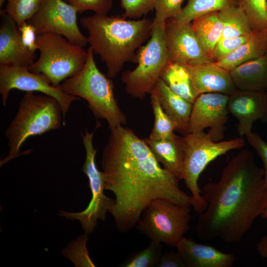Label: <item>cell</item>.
I'll return each instance as SVG.
<instances>
[{
	"mask_svg": "<svg viewBox=\"0 0 267 267\" xmlns=\"http://www.w3.org/2000/svg\"><path fill=\"white\" fill-rule=\"evenodd\" d=\"M151 103L154 115V124L148 138L161 139L171 138L175 135L176 124L162 108L156 88L151 91Z\"/></svg>",
	"mask_w": 267,
	"mask_h": 267,
	"instance_id": "cell-27",
	"label": "cell"
},
{
	"mask_svg": "<svg viewBox=\"0 0 267 267\" xmlns=\"http://www.w3.org/2000/svg\"><path fill=\"white\" fill-rule=\"evenodd\" d=\"M156 89L162 108L177 125L176 131L182 135L188 134L193 104L174 92L161 79Z\"/></svg>",
	"mask_w": 267,
	"mask_h": 267,
	"instance_id": "cell-20",
	"label": "cell"
},
{
	"mask_svg": "<svg viewBox=\"0 0 267 267\" xmlns=\"http://www.w3.org/2000/svg\"><path fill=\"white\" fill-rule=\"evenodd\" d=\"M229 74L238 89L267 90V53L235 67Z\"/></svg>",
	"mask_w": 267,
	"mask_h": 267,
	"instance_id": "cell-21",
	"label": "cell"
},
{
	"mask_svg": "<svg viewBox=\"0 0 267 267\" xmlns=\"http://www.w3.org/2000/svg\"><path fill=\"white\" fill-rule=\"evenodd\" d=\"M36 44L40 56L28 69L46 76L53 86L58 87L61 82L78 74L85 64L87 50L60 34L37 35Z\"/></svg>",
	"mask_w": 267,
	"mask_h": 267,
	"instance_id": "cell-8",
	"label": "cell"
},
{
	"mask_svg": "<svg viewBox=\"0 0 267 267\" xmlns=\"http://www.w3.org/2000/svg\"><path fill=\"white\" fill-rule=\"evenodd\" d=\"M102 155L105 189L115 196L110 213L123 233L136 226L144 209L153 200L163 199L192 206L191 196L179 186V179L162 167L146 142L130 128L111 129Z\"/></svg>",
	"mask_w": 267,
	"mask_h": 267,
	"instance_id": "cell-1",
	"label": "cell"
},
{
	"mask_svg": "<svg viewBox=\"0 0 267 267\" xmlns=\"http://www.w3.org/2000/svg\"><path fill=\"white\" fill-rule=\"evenodd\" d=\"M245 11L254 30L267 32V0H237Z\"/></svg>",
	"mask_w": 267,
	"mask_h": 267,
	"instance_id": "cell-29",
	"label": "cell"
},
{
	"mask_svg": "<svg viewBox=\"0 0 267 267\" xmlns=\"http://www.w3.org/2000/svg\"><path fill=\"white\" fill-rule=\"evenodd\" d=\"M80 23L94 53L105 63L107 77L115 78L126 62L135 63L137 50L151 37L153 19L94 14L81 18Z\"/></svg>",
	"mask_w": 267,
	"mask_h": 267,
	"instance_id": "cell-3",
	"label": "cell"
},
{
	"mask_svg": "<svg viewBox=\"0 0 267 267\" xmlns=\"http://www.w3.org/2000/svg\"><path fill=\"white\" fill-rule=\"evenodd\" d=\"M97 122L94 130L89 133L87 129L81 133L82 141L86 157L81 171L88 177L91 199L87 207L83 211L71 213L60 211V216L72 220L80 221L86 234L91 233L97 225V220L104 221L106 214L112 210L115 199L107 197L104 193L105 181L103 172L97 168L95 156L97 150L93 145V137L96 130L100 126Z\"/></svg>",
	"mask_w": 267,
	"mask_h": 267,
	"instance_id": "cell-10",
	"label": "cell"
},
{
	"mask_svg": "<svg viewBox=\"0 0 267 267\" xmlns=\"http://www.w3.org/2000/svg\"><path fill=\"white\" fill-rule=\"evenodd\" d=\"M227 109L237 120L238 134L243 137L255 122H267V92L237 89L229 95Z\"/></svg>",
	"mask_w": 267,
	"mask_h": 267,
	"instance_id": "cell-15",
	"label": "cell"
},
{
	"mask_svg": "<svg viewBox=\"0 0 267 267\" xmlns=\"http://www.w3.org/2000/svg\"><path fill=\"white\" fill-rule=\"evenodd\" d=\"M158 162L179 180L183 178L184 153L181 136L169 138L144 139Z\"/></svg>",
	"mask_w": 267,
	"mask_h": 267,
	"instance_id": "cell-19",
	"label": "cell"
},
{
	"mask_svg": "<svg viewBox=\"0 0 267 267\" xmlns=\"http://www.w3.org/2000/svg\"><path fill=\"white\" fill-rule=\"evenodd\" d=\"M64 126L63 112L59 102L47 95L27 91L19 102L17 113L7 128L5 135L8 141V155L0 160V165L18 157L23 143L30 137L41 135Z\"/></svg>",
	"mask_w": 267,
	"mask_h": 267,
	"instance_id": "cell-4",
	"label": "cell"
},
{
	"mask_svg": "<svg viewBox=\"0 0 267 267\" xmlns=\"http://www.w3.org/2000/svg\"><path fill=\"white\" fill-rule=\"evenodd\" d=\"M0 65L29 68L34 62L35 52L24 43L15 20L0 10Z\"/></svg>",
	"mask_w": 267,
	"mask_h": 267,
	"instance_id": "cell-16",
	"label": "cell"
},
{
	"mask_svg": "<svg viewBox=\"0 0 267 267\" xmlns=\"http://www.w3.org/2000/svg\"><path fill=\"white\" fill-rule=\"evenodd\" d=\"M13 89L26 92L38 91L55 98L62 110L64 126L66 114L71 104L80 98L64 92L60 85L53 86L43 74L32 72L28 68L0 65V93L3 106H5L9 93Z\"/></svg>",
	"mask_w": 267,
	"mask_h": 267,
	"instance_id": "cell-12",
	"label": "cell"
},
{
	"mask_svg": "<svg viewBox=\"0 0 267 267\" xmlns=\"http://www.w3.org/2000/svg\"></svg>",
	"mask_w": 267,
	"mask_h": 267,
	"instance_id": "cell-41",
	"label": "cell"
},
{
	"mask_svg": "<svg viewBox=\"0 0 267 267\" xmlns=\"http://www.w3.org/2000/svg\"><path fill=\"white\" fill-rule=\"evenodd\" d=\"M229 95L219 92L199 94L193 103L189 132L196 133L210 128L208 133L215 141L224 137L225 125L229 112L227 103Z\"/></svg>",
	"mask_w": 267,
	"mask_h": 267,
	"instance_id": "cell-13",
	"label": "cell"
},
{
	"mask_svg": "<svg viewBox=\"0 0 267 267\" xmlns=\"http://www.w3.org/2000/svg\"><path fill=\"white\" fill-rule=\"evenodd\" d=\"M176 247L186 267H231L236 260L232 253L223 252L184 237Z\"/></svg>",
	"mask_w": 267,
	"mask_h": 267,
	"instance_id": "cell-18",
	"label": "cell"
},
{
	"mask_svg": "<svg viewBox=\"0 0 267 267\" xmlns=\"http://www.w3.org/2000/svg\"><path fill=\"white\" fill-rule=\"evenodd\" d=\"M264 169L255 162L253 153L243 149L231 158L217 182H209L202 190L207 203L196 226L203 240L220 239L239 242L260 214L265 189Z\"/></svg>",
	"mask_w": 267,
	"mask_h": 267,
	"instance_id": "cell-2",
	"label": "cell"
},
{
	"mask_svg": "<svg viewBox=\"0 0 267 267\" xmlns=\"http://www.w3.org/2000/svg\"><path fill=\"white\" fill-rule=\"evenodd\" d=\"M87 240V234L80 235L76 241L71 242L67 248L62 251L64 256L70 259L76 267H95L86 247Z\"/></svg>",
	"mask_w": 267,
	"mask_h": 267,
	"instance_id": "cell-31",
	"label": "cell"
},
{
	"mask_svg": "<svg viewBox=\"0 0 267 267\" xmlns=\"http://www.w3.org/2000/svg\"><path fill=\"white\" fill-rule=\"evenodd\" d=\"M160 242L151 241L144 249L131 254L122 264L124 267H157L162 254Z\"/></svg>",
	"mask_w": 267,
	"mask_h": 267,
	"instance_id": "cell-28",
	"label": "cell"
},
{
	"mask_svg": "<svg viewBox=\"0 0 267 267\" xmlns=\"http://www.w3.org/2000/svg\"><path fill=\"white\" fill-rule=\"evenodd\" d=\"M25 44L31 50L36 52L38 49L36 44L37 34L33 26L27 21L18 27Z\"/></svg>",
	"mask_w": 267,
	"mask_h": 267,
	"instance_id": "cell-37",
	"label": "cell"
},
{
	"mask_svg": "<svg viewBox=\"0 0 267 267\" xmlns=\"http://www.w3.org/2000/svg\"><path fill=\"white\" fill-rule=\"evenodd\" d=\"M165 24V22H157L153 20L152 33L149 41L136 52V67L133 70L124 71L122 75L126 92L140 100L143 99L146 94H150L156 88L169 62Z\"/></svg>",
	"mask_w": 267,
	"mask_h": 267,
	"instance_id": "cell-7",
	"label": "cell"
},
{
	"mask_svg": "<svg viewBox=\"0 0 267 267\" xmlns=\"http://www.w3.org/2000/svg\"><path fill=\"white\" fill-rule=\"evenodd\" d=\"M251 34L221 40L214 49L212 56V61L215 62L233 51L245 42Z\"/></svg>",
	"mask_w": 267,
	"mask_h": 267,
	"instance_id": "cell-35",
	"label": "cell"
},
{
	"mask_svg": "<svg viewBox=\"0 0 267 267\" xmlns=\"http://www.w3.org/2000/svg\"><path fill=\"white\" fill-rule=\"evenodd\" d=\"M260 216L267 220V188H266L261 199Z\"/></svg>",
	"mask_w": 267,
	"mask_h": 267,
	"instance_id": "cell-40",
	"label": "cell"
},
{
	"mask_svg": "<svg viewBox=\"0 0 267 267\" xmlns=\"http://www.w3.org/2000/svg\"><path fill=\"white\" fill-rule=\"evenodd\" d=\"M256 250L261 257L267 259V235L263 237L258 242Z\"/></svg>",
	"mask_w": 267,
	"mask_h": 267,
	"instance_id": "cell-39",
	"label": "cell"
},
{
	"mask_svg": "<svg viewBox=\"0 0 267 267\" xmlns=\"http://www.w3.org/2000/svg\"><path fill=\"white\" fill-rule=\"evenodd\" d=\"M165 33L169 62L182 65L214 62L203 49L191 22L169 19L165 22Z\"/></svg>",
	"mask_w": 267,
	"mask_h": 267,
	"instance_id": "cell-14",
	"label": "cell"
},
{
	"mask_svg": "<svg viewBox=\"0 0 267 267\" xmlns=\"http://www.w3.org/2000/svg\"><path fill=\"white\" fill-rule=\"evenodd\" d=\"M154 3L155 0H121L124 11L121 16L126 19H139L154 9Z\"/></svg>",
	"mask_w": 267,
	"mask_h": 267,
	"instance_id": "cell-33",
	"label": "cell"
},
{
	"mask_svg": "<svg viewBox=\"0 0 267 267\" xmlns=\"http://www.w3.org/2000/svg\"><path fill=\"white\" fill-rule=\"evenodd\" d=\"M161 79L174 92L188 102L194 103L197 96L193 91L189 75L184 66L169 62Z\"/></svg>",
	"mask_w": 267,
	"mask_h": 267,
	"instance_id": "cell-24",
	"label": "cell"
},
{
	"mask_svg": "<svg viewBox=\"0 0 267 267\" xmlns=\"http://www.w3.org/2000/svg\"><path fill=\"white\" fill-rule=\"evenodd\" d=\"M157 267H186L177 252L171 251L162 253Z\"/></svg>",
	"mask_w": 267,
	"mask_h": 267,
	"instance_id": "cell-38",
	"label": "cell"
},
{
	"mask_svg": "<svg viewBox=\"0 0 267 267\" xmlns=\"http://www.w3.org/2000/svg\"><path fill=\"white\" fill-rule=\"evenodd\" d=\"M190 206L157 199L143 211L136 228L152 241L176 247L190 229Z\"/></svg>",
	"mask_w": 267,
	"mask_h": 267,
	"instance_id": "cell-9",
	"label": "cell"
},
{
	"mask_svg": "<svg viewBox=\"0 0 267 267\" xmlns=\"http://www.w3.org/2000/svg\"><path fill=\"white\" fill-rule=\"evenodd\" d=\"M235 5H238L237 0H189L175 19L179 22L190 23L199 17Z\"/></svg>",
	"mask_w": 267,
	"mask_h": 267,
	"instance_id": "cell-26",
	"label": "cell"
},
{
	"mask_svg": "<svg viewBox=\"0 0 267 267\" xmlns=\"http://www.w3.org/2000/svg\"><path fill=\"white\" fill-rule=\"evenodd\" d=\"M247 141L256 152L263 164L264 182L267 188V143L257 133L251 132L246 135Z\"/></svg>",
	"mask_w": 267,
	"mask_h": 267,
	"instance_id": "cell-36",
	"label": "cell"
},
{
	"mask_svg": "<svg viewBox=\"0 0 267 267\" xmlns=\"http://www.w3.org/2000/svg\"><path fill=\"white\" fill-rule=\"evenodd\" d=\"M267 53V32L253 30L245 42L215 63L229 72L238 66Z\"/></svg>",
	"mask_w": 267,
	"mask_h": 267,
	"instance_id": "cell-22",
	"label": "cell"
},
{
	"mask_svg": "<svg viewBox=\"0 0 267 267\" xmlns=\"http://www.w3.org/2000/svg\"><path fill=\"white\" fill-rule=\"evenodd\" d=\"M184 0H155V10L153 21L165 22L167 20L176 18L181 12Z\"/></svg>",
	"mask_w": 267,
	"mask_h": 267,
	"instance_id": "cell-32",
	"label": "cell"
},
{
	"mask_svg": "<svg viewBox=\"0 0 267 267\" xmlns=\"http://www.w3.org/2000/svg\"><path fill=\"white\" fill-rule=\"evenodd\" d=\"M77 13L76 8L64 0H42L38 10L28 21L37 35L58 34L72 43L84 47L88 40L79 28Z\"/></svg>",
	"mask_w": 267,
	"mask_h": 267,
	"instance_id": "cell-11",
	"label": "cell"
},
{
	"mask_svg": "<svg viewBox=\"0 0 267 267\" xmlns=\"http://www.w3.org/2000/svg\"><path fill=\"white\" fill-rule=\"evenodd\" d=\"M74 6L78 13L87 10L98 15H107L113 6L112 0H64Z\"/></svg>",
	"mask_w": 267,
	"mask_h": 267,
	"instance_id": "cell-34",
	"label": "cell"
},
{
	"mask_svg": "<svg viewBox=\"0 0 267 267\" xmlns=\"http://www.w3.org/2000/svg\"><path fill=\"white\" fill-rule=\"evenodd\" d=\"M42 0H7L4 10L16 22L18 27L29 20L37 12Z\"/></svg>",
	"mask_w": 267,
	"mask_h": 267,
	"instance_id": "cell-30",
	"label": "cell"
},
{
	"mask_svg": "<svg viewBox=\"0 0 267 267\" xmlns=\"http://www.w3.org/2000/svg\"><path fill=\"white\" fill-rule=\"evenodd\" d=\"M183 66L189 75L197 97L200 94L208 92H219L229 95L237 89L229 72L215 62Z\"/></svg>",
	"mask_w": 267,
	"mask_h": 267,
	"instance_id": "cell-17",
	"label": "cell"
},
{
	"mask_svg": "<svg viewBox=\"0 0 267 267\" xmlns=\"http://www.w3.org/2000/svg\"><path fill=\"white\" fill-rule=\"evenodd\" d=\"M223 30L221 40L249 35L253 31L251 22L238 5L228 6L218 11Z\"/></svg>",
	"mask_w": 267,
	"mask_h": 267,
	"instance_id": "cell-25",
	"label": "cell"
},
{
	"mask_svg": "<svg viewBox=\"0 0 267 267\" xmlns=\"http://www.w3.org/2000/svg\"><path fill=\"white\" fill-rule=\"evenodd\" d=\"M191 23L203 49L212 60L214 49L221 40L223 30L218 11L199 17Z\"/></svg>",
	"mask_w": 267,
	"mask_h": 267,
	"instance_id": "cell-23",
	"label": "cell"
},
{
	"mask_svg": "<svg viewBox=\"0 0 267 267\" xmlns=\"http://www.w3.org/2000/svg\"><path fill=\"white\" fill-rule=\"evenodd\" d=\"M94 53L89 46L82 70L65 80L60 87L67 94L86 100L94 116L106 120L110 129L125 125L127 117L115 98L114 84L97 67Z\"/></svg>",
	"mask_w": 267,
	"mask_h": 267,
	"instance_id": "cell-5",
	"label": "cell"
},
{
	"mask_svg": "<svg viewBox=\"0 0 267 267\" xmlns=\"http://www.w3.org/2000/svg\"><path fill=\"white\" fill-rule=\"evenodd\" d=\"M181 139L184 153L182 179L191 193L192 206L200 214L207 207L198 185L200 175L211 162L230 150L244 147L246 143L242 137L215 141L204 131L190 133L182 135Z\"/></svg>",
	"mask_w": 267,
	"mask_h": 267,
	"instance_id": "cell-6",
	"label": "cell"
}]
</instances>
